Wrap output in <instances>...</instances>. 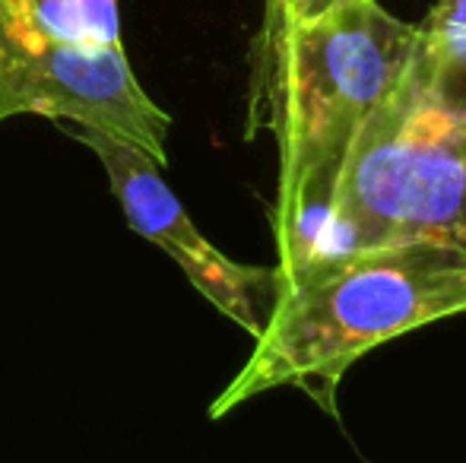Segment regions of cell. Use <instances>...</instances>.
<instances>
[{
  "instance_id": "cell-1",
  "label": "cell",
  "mask_w": 466,
  "mask_h": 463,
  "mask_svg": "<svg viewBox=\"0 0 466 463\" xmlns=\"http://www.w3.org/2000/svg\"><path fill=\"white\" fill-rule=\"evenodd\" d=\"M416 38V25L390 16L378 0H350L254 42L251 130H273L279 146L273 229L282 286L311 260L346 153L403 83Z\"/></svg>"
},
{
  "instance_id": "cell-2",
  "label": "cell",
  "mask_w": 466,
  "mask_h": 463,
  "mask_svg": "<svg viewBox=\"0 0 466 463\" xmlns=\"http://www.w3.org/2000/svg\"><path fill=\"white\" fill-rule=\"evenodd\" d=\"M466 315V235L352 254L282 289L251 358L209 407L213 419L282 384L308 388L333 413V388L387 340Z\"/></svg>"
},
{
  "instance_id": "cell-3",
  "label": "cell",
  "mask_w": 466,
  "mask_h": 463,
  "mask_svg": "<svg viewBox=\"0 0 466 463\" xmlns=\"http://www.w3.org/2000/svg\"><path fill=\"white\" fill-rule=\"evenodd\" d=\"M438 235H466V117L438 108L410 64L403 83L352 140L324 235L299 277Z\"/></svg>"
},
{
  "instance_id": "cell-4",
  "label": "cell",
  "mask_w": 466,
  "mask_h": 463,
  "mask_svg": "<svg viewBox=\"0 0 466 463\" xmlns=\"http://www.w3.org/2000/svg\"><path fill=\"white\" fill-rule=\"evenodd\" d=\"M16 115L86 127L168 162L172 117L140 86L121 48L42 42L0 25V124Z\"/></svg>"
},
{
  "instance_id": "cell-5",
  "label": "cell",
  "mask_w": 466,
  "mask_h": 463,
  "mask_svg": "<svg viewBox=\"0 0 466 463\" xmlns=\"http://www.w3.org/2000/svg\"><path fill=\"white\" fill-rule=\"evenodd\" d=\"M61 127L98 156L108 175L111 194L121 204L130 229L159 245L185 270V277L203 298H209L222 315L241 324L258 340L282 296L277 267L235 264L219 247L209 245L190 223L175 191L166 185L159 172L162 166L153 156L98 130L70 127V124H61Z\"/></svg>"
},
{
  "instance_id": "cell-6",
  "label": "cell",
  "mask_w": 466,
  "mask_h": 463,
  "mask_svg": "<svg viewBox=\"0 0 466 463\" xmlns=\"http://www.w3.org/2000/svg\"><path fill=\"white\" fill-rule=\"evenodd\" d=\"M416 32V80L438 108L466 117V0H438Z\"/></svg>"
},
{
  "instance_id": "cell-7",
  "label": "cell",
  "mask_w": 466,
  "mask_h": 463,
  "mask_svg": "<svg viewBox=\"0 0 466 463\" xmlns=\"http://www.w3.org/2000/svg\"><path fill=\"white\" fill-rule=\"evenodd\" d=\"M0 25L42 42L121 48L117 0H0Z\"/></svg>"
},
{
  "instance_id": "cell-8",
  "label": "cell",
  "mask_w": 466,
  "mask_h": 463,
  "mask_svg": "<svg viewBox=\"0 0 466 463\" xmlns=\"http://www.w3.org/2000/svg\"><path fill=\"white\" fill-rule=\"evenodd\" d=\"M350 4V0H264V25L260 35H270L286 25L311 23V19L324 16V13L337 10V6Z\"/></svg>"
}]
</instances>
